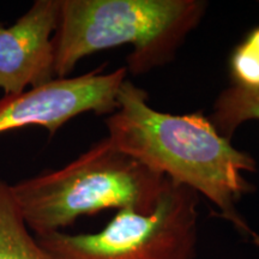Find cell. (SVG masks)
<instances>
[{"mask_svg":"<svg viewBox=\"0 0 259 259\" xmlns=\"http://www.w3.org/2000/svg\"><path fill=\"white\" fill-rule=\"evenodd\" d=\"M106 126V138L115 150L176 185L203 194L241 234L252 235L235 205L252 190L242 173L254 171V160L233 147L202 112L174 115L156 111L147 92L126 79Z\"/></svg>","mask_w":259,"mask_h":259,"instance_id":"cell-1","label":"cell"},{"mask_svg":"<svg viewBox=\"0 0 259 259\" xmlns=\"http://www.w3.org/2000/svg\"><path fill=\"white\" fill-rule=\"evenodd\" d=\"M206 6L202 0H60L54 73L66 78L80 59L122 45L132 46L127 74L151 72L174 59Z\"/></svg>","mask_w":259,"mask_h":259,"instance_id":"cell-2","label":"cell"},{"mask_svg":"<svg viewBox=\"0 0 259 259\" xmlns=\"http://www.w3.org/2000/svg\"><path fill=\"white\" fill-rule=\"evenodd\" d=\"M168 185L103 138L66 166L19 181L12 191L28 228L44 236L103 210L150 213Z\"/></svg>","mask_w":259,"mask_h":259,"instance_id":"cell-3","label":"cell"},{"mask_svg":"<svg viewBox=\"0 0 259 259\" xmlns=\"http://www.w3.org/2000/svg\"><path fill=\"white\" fill-rule=\"evenodd\" d=\"M199 197L169 185L150 213L118 210L100 232L36 236L54 259H196Z\"/></svg>","mask_w":259,"mask_h":259,"instance_id":"cell-4","label":"cell"},{"mask_svg":"<svg viewBox=\"0 0 259 259\" xmlns=\"http://www.w3.org/2000/svg\"><path fill=\"white\" fill-rule=\"evenodd\" d=\"M126 77L125 67L108 73L97 70L72 78H54L18 96H4L0 99V135L31 125L54 135L83 113L112 114Z\"/></svg>","mask_w":259,"mask_h":259,"instance_id":"cell-5","label":"cell"},{"mask_svg":"<svg viewBox=\"0 0 259 259\" xmlns=\"http://www.w3.org/2000/svg\"><path fill=\"white\" fill-rule=\"evenodd\" d=\"M60 0H36L14 24L0 22V88L18 96L54 79L53 35Z\"/></svg>","mask_w":259,"mask_h":259,"instance_id":"cell-6","label":"cell"},{"mask_svg":"<svg viewBox=\"0 0 259 259\" xmlns=\"http://www.w3.org/2000/svg\"><path fill=\"white\" fill-rule=\"evenodd\" d=\"M0 259H54L31 234L12 186L0 179Z\"/></svg>","mask_w":259,"mask_h":259,"instance_id":"cell-7","label":"cell"},{"mask_svg":"<svg viewBox=\"0 0 259 259\" xmlns=\"http://www.w3.org/2000/svg\"><path fill=\"white\" fill-rule=\"evenodd\" d=\"M209 120L220 135L231 141L241 124L259 120V89H248L234 84L225 89L213 102Z\"/></svg>","mask_w":259,"mask_h":259,"instance_id":"cell-8","label":"cell"},{"mask_svg":"<svg viewBox=\"0 0 259 259\" xmlns=\"http://www.w3.org/2000/svg\"><path fill=\"white\" fill-rule=\"evenodd\" d=\"M234 85L259 89V28H255L235 48L231 58Z\"/></svg>","mask_w":259,"mask_h":259,"instance_id":"cell-9","label":"cell"},{"mask_svg":"<svg viewBox=\"0 0 259 259\" xmlns=\"http://www.w3.org/2000/svg\"><path fill=\"white\" fill-rule=\"evenodd\" d=\"M252 239H253V242H254V245H257L258 247H259V235L258 234H255V233H252Z\"/></svg>","mask_w":259,"mask_h":259,"instance_id":"cell-10","label":"cell"}]
</instances>
